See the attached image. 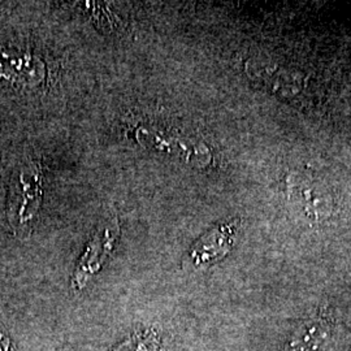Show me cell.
I'll use <instances>...</instances> for the list:
<instances>
[{
    "label": "cell",
    "instance_id": "6da1fadb",
    "mask_svg": "<svg viewBox=\"0 0 351 351\" xmlns=\"http://www.w3.org/2000/svg\"><path fill=\"white\" fill-rule=\"evenodd\" d=\"M43 199V171L34 159L19 164L11 180L8 220L19 237H26L38 219Z\"/></svg>",
    "mask_w": 351,
    "mask_h": 351
},
{
    "label": "cell",
    "instance_id": "277c9868",
    "mask_svg": "<svg viewBox=\"0 0 351 351\" xmlns=\"http://www.w3.org/2000/svg\"><path fill=\"white\" fill-rule=\"evenodd\" d=\"M46 78L45 63L30 52L0 46V86L37 88Z\"/></svg>",
    "mask_w": 351,
    "mask_h": 351
},
{
    "label": "cell",
    "instance_id": "3957f363",
    "mask_svg": "<svg viewBox=\"0 0 351 351\" xmlns=\"http://www.w3.org/2000/svg\"><path fill=\"white\" fill-rule=\"evenodd\" d=\"M119 237L120 224L117 217L114 216L104 220L101 226L95 229L91 239H88L86 250L82 254L73 272V289L81 290L85 288L94 275L99 272L101 265L106 262L108 255L112 252Z\"/></svg>",
    "mask_w": 351,
    "mask_h": 351
},
{
    "label": "cell",
    "instance_id": "52a82bcc",
    "mask_svg": "<svg viewBox=\"0 0 351 351\" xmlns=\"http://www.w3.org/2000/svg\"><path fill=\"white\" fill-rule=\"evenodd\" d=\"M160 336L155 329H145L136 332L125 342L116 346L112 351H159Z\"/></svg>",
    "mask_w": 351,
    "mask_h": 351
},
{
    "label": "cell",
    "instance_id": "7a4b0ae2",
    "mask_svg": "<svg viewBox=\"0 0 351 351\" xmlns=\"http://www.w3.org/2000/svg\"><path fill=\"white\" fill-rule=\"evenodd\" d=\"M136 139L146 149L168 154L197 167L207 165L213 158L207 145L201 141L164 129L139 126L136 130Z\"/></svg>",
    "mask_w": 351,
    "mask_h": 351
},
{
    "label": "cell",
    "instance_id": "5b68a950",
    "mask_svg": "<svg viewBox=\"0 0 351 351\" xmlns=\"http://www.w3.org/2000/svg\"><path fill=\"white\" fill-rule=\"evenodd\" d=\"M290 201L298 204L307 217L323 220L330 215L333 199L329 190L313 177L293 173L288 178Z\"/></svg>",
    "mask_w": 351,
    "mask_h": 351
},
{
    "label": "cell",
    "instance_id": "8992f818",
    "mask_svg": "<svg viewBox=\"0 0 351 351\" xmlns=\"http://www.w3.org/2000/svg\"><path fill=\"white\" fill-rule=\"evenodd\" d=\"M236 230L237 221H226L213 226L193 245L185 264L191 268H201L223 259L233 247Z\"/></svg>",
    "mask_w": 351,
    "mask_h": 351
}]
</instances>
